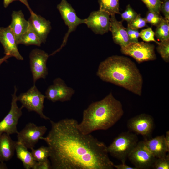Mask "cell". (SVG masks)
<instances>
[{"mask_svg":"<svg viewBox=\"0 0 169 169\" xmlns=\"http://www.w3.org/2000/svg\"><path fill=\"white\" fill-rule=\"evenodd\" d=\"M51 128L42 137L50 151L53 169H113L107 146L90 134L83 133L72 118L50 120Z\"/></svg>","mask_w":169,"mask_h":169,"instance_id":"cell-1","label":"cell"},{"mask_svg":"<svg viewBox=\"0 0 169 169\" xmlns=\"http://www.w3.org/2000/svg\"><path fill=\"white\" fill-rule=\"evenodd\" d=\"M96 74L103 81L141 95L142 76L136 64L127 57L115 55L108 57L99 64Z\"/></svg>","mask_w":169,"mask_h":169,"instance_id":"cell-2","label":"cell"},{"mask_svg":"<svg viewBox=\"0 0 169 169\" xmlns=\"http://www.w3.org/2000/svg\"><path fill=\"white\" fill-rule=\"evenodd\" d=\"M121 102L111 92L100 101L91 103L83 112L78 127L85 134L99 130H106L114 125L124 114Z\"/></svg>","mask_w":169,"mask_h":169,"instance_id":"cell-3","label":"cell"},{"mask_svg":"<svg viewBox=\"0 0 169 169\" xmlns=\"http://www.w3.org/2000/svg\"><path fill=\"white\" fill-rule=\"evenodd\" d=\"M138 142L136 134L130 131L122 132L107 147L108 153L121 163H125L129 154Z\"/></svg>","mask_w":169,"mask_h":169,"instance_id":"cell-4","label":"cell"},{"mask_svg":"<svg viewBox=\"0 0 169 169\" xmlns=\"http://www.w3.org/2000/svg\"><path fill=\"white\" fill-rule=\"evenodd\" d=\"M57 8L61 15L65 24L68 27V30L65 34L60 47L49 55H54L59 52L66 44L70 33L75 30L77 27L82 24H85L86 19H82L78 17L75 10L66 0H62L57 6Z\"/></svg>","mask_w":169,"mask_h":169,"instance_id":"cell-5","label":"cell"},{"mask_svg":"<svg viewBox=\"0 0 169 169\" xmlns=\"http://www.w3.org/2000/svg\"><path fill=\"white\" fill-rule=\"evenodd\" d=\"M45 96L39 91L35 84L26 92L21 93L17 96V100L22 104V107L29 111H34L40 117L46 120L50 118L43 113L44 103Z\"/></svg>","mask_w":169,"mask_h":169,"instance_id":"cell-6","label":"cell"},{"mask_svg":"<svg viewBox=\"0 0 169 169\" xmlns=\"http://www.w3.org/2000/svg\"><path fill=\"white\" fill-rule=\"evenodd\" d=\"M120 47V51L122 54L132 57L139 64L156 59L155 46L148 42L130 43Z\"/></svg>","mask_w":169,"mask_h":169,"instance_id":"cell-7","label":"cell"},{"mask_svg":"<svg viewBox=\"0 0 169 169\" xmlns=\"http://www.w3.org/2000/svg\"><path fill=\"white\" fill-rule=\"evenodd\" d=\"M14 90L12 95V99L10 109L7 115L0 122V135L6 133L10 135L17 134V125L20 118L22 114L23 108H19L17 105V96L16 93L17 89L15 86Z\"/></svg>","mask_w":169,"mask_h":169,"instance_id":"cell-8","label":"cell"},{"mask_svg":"<svg viewBox=\"0 0 169 169\" xmlns=\"http://www.w3.org/2000/svg\"><path fill=\"white\" fill-rule=\"evenodd\" d=\"M154 120L151 115L142 113L130 119L127 122L129 131L141 135L144 139L151 138L154 126Z\"/></svg>","mask_w":169,"mask_h":169,"instance_id":"cell-9","label":"cell"},{"mask_svg":"<svg viewBox=\"0 0 169 169\" xmlns=\"http://www.w3.org/2000/svg\"><path fill=\"white\" fill-rule=\"evenodd\" d=\"M128 158L137 169L152 168L156 159L146 147L143 141L138 142Z\"/></svg>","mask_w":169,"mask_h":169,"instance_id":"cell-10","label":"cell"},{"mask_svg":"<svg viewBox=\"0 0 169 169\" xmlns=\"http://www.w3.org/2000/svg\"><path fill=\"white\" fill-rule=\"evenodd\" d=\"M49 56L45 51L37 48L33 49L30 53V67L34 84L40 79H45L48 75L46 63Z\"/></svg>","mask_w":169,"mask_h":169,"instance_id":"cell-11","label":"cell"},{"mask_svg":"<svg viewBox=\"0 0 169 169\" xmlns=\"http://www.w3.org/2000/svg\"><path fill=\"white\" fill-rule=\"evenodd\" d=\"M47 130L45 126H38L34 123H28L17 134V141L21 143L28 149L34 148Z\"/></svg>","mask_w":169,"mask_h":169,"instance_id":"cell-12","label":"cell"},{"mask_svg":"<svg viewBox=\"0 0 169 169\" xmlns=\"http://www.w3.org/2000/svg\"><path fill=\"white\" fill-rule=\"evenodd\" d=\"M74 93L75 90L72 88L68 86L62 79L58 77L48 88L45 96L46 98L53 102H63L70 100Z\"/></svg>","mask_w":169,"mask_h":169,"instance_id":"cell-13","label":"cell"},{"mask_svg":"<svg viewBox=\"0 0 169 169\" xmlns=\"http://www.w3.org/2000/svg\"><path fill=\"white\" fill-rule=\"evenodd\" d=\"M86 20L85 24L96 34L103 35L109 31L110 15L105 11H92Z\"/></svg>","mask_w":169,"mask_h":169,"instance_id":"cell-14","label":"cell"},{"mask_svg":"<svg viewBox=\"0 0 169 169\" xmlns=\"http://www.w3.org/2000/svg\"><path fill=\"white\" fill-rule=\"evenodd\" d=\"M0 42L5 55L14 57L18 60H23L18 50L15 36L9 26L0 27Z\"/></svg>","mask_w":169,"mask_h":169,"instance_id":"cell-15","label":"cell"},{"mask_svg":"<svg viewBox=\"0 0 169 169\" xmlns=\"http://www.w3.org/2000/svg\"><path fill=\"white\" fill-rule=\"evenodd\" d=\"M28 21L30 26L39 38L42 43H44L52 28L50 22L34 12L31 13Z\"/></svg>","mask_w":169,"mask_h":169,"instance_id":"cell-16","label":"cell"},{"mask_svg":"<svg viewBox=\"0 0 169 169\" xmlns=\"http://www.w3.org/2000/svg\"><path fill=\"white\" fill-rule=\"evenodd\" d=\"M109 31L111 32L114 42L120 47L130 43L126 28L123 26L122 21L117 20L115 15H110Z\"/></svg>","mask_w":169,"mask_h":169,"instance_id":"cell-17","label":"cell"},{"mask_svg":"<svg viewBox=\"0 0 169 169\" xmlns=\"http://www.w3.org/2000/svg\"><path fill=\"white\" fill-rule=\"evenodd\" d=\"M8 26L15 36L17 44L28 29L29 24L28 21L25 19L22 11L19 10L12 12L11 23Z\"/></svg>","mask_w":169,"mask_h":169,"instance_id":"cell-18","label":"cell"},{"mask_svg":"<svg viewBox=\"0 0 169 169\" xmlns=\"http://www.w3.org/2000/svg\"><path fill=\"white\" fill-rule=\"evenodd\" d=\"M147 148L156 158L165 156L169 152L165 141L164 135L143 141Z\"/></svg>","mask_w":169,"mask_h":169,"instance_id":"cell-19","label":"cell"},{"mask_svg":"<svg viewBox=\"0 0 169 169\" xmlns=\"http://www.w3.org/2000/svg\"><path fill=\"white\" fill-rule=\"evenodd\" d=\"M16 141L6 133L0 135V162H3L11 159L15 151Z\"/></svg>","mask_w":169,"mask_h":169,"instance_id":"cell-20","label":"cell"},{"mask_svg":"<svg viewBox=\"0 0 169 169\" xmlns=\"http://www.w3.org/2000/svg\"><path fill=\"white\" fill-rule=\"evenodd\" d=\"M15 151L17 158L22 162L26 169H34L37 162L33 158L31 153L21 143L16 141Z\"/></svg>","mask_w":169,"mask_h":169,"instance_id":"cell-21","label":"cell"},{"mask_svg":"<svg viewBox=\"0 0 169 169\" xmlns=\"http://www.w3.org/2000/svg\"><path fill=\"white\" fill-rule=\"evenodd\" d=\"M42 43L39 38L29 26L28 30L22 35L17 44H22L26 46L35 45L40 46Z\"/></svg>","mask_w":169,"mask_h":169,"instance_id":"cell-22","label":"cell"},{"mask_svg":"<svg viewBox=\"0 0 169 169\" xmlns=\"http://www.w3.org/2000/svg\"><path fill=\"white\" fill-rule=\"evenodd\" d=\"M119 0H98L99 9L110 15L120 14L119 11Z\"/></svg>","mask_w":169,"mask_h":169,"instance_id":"cell-23","label":"cell"},{"mask_svg":"<svg viewBox=\"0 0 169 169\" xmlns=\"http://www.w3.org/2000/svg\"><path fill=\"white\" fill-rule=\"evenodd\" d=\"M154 32L155 36L160 41L169 40V21L162 17Z\"/></svg>","mask_w":169,"mask_h":169,"instance_id":"cell-24","label":"cell"},{"mask_svg":"<svg viewBox=\"0 0 169 169\" xmlns=\"http://www.w3.org/2000/svg\"><path fill=\"white\" fill-rule=\"evenodd\" d=\"M30 149L33 158L37 162L45 160L49 157L50 151L48 146H42L36 149H34V148Z\"/></svg>","mask_w":169,"mask_h":169,"instance_id":"cell-25","label":"cell"},{"mask_svg":"<svg viewBox=\"0 0 169 169\" xmlns=\"http://www.w3.org/2000/svg\"><path fill=\"white\" fill-rule=\"evenodd\" d=\"M156 50L163 60L169 62V40L159 42L156 48Z\"/></svg>","mask_w":169,"mask_h":169,"instance_id":"cell-26","label":"cell"},{"mask_svg":"<svg viewBox=\"0 0 169 169\" xmlns=\"http://www.w3.org/2000/svg\"><path fill=\"white\" fill-rule=\"evenodd\" d=\"M155 32L151 27L142 29L139 33V37L146 42H154L157 44L159 42L155 39Z\"/></svg>","mask_w":169,"mask_h":169,"instance_id":"cell-27","label":"cell"},{"mask_svg":"<svg viewBox=\"0 0 169 169\" xmlns=\"http://www.w3.org/2000/svg\"><path fill=\"white\" fill-rule=\"evenodd\" d=\"M146 5L148 10L160 14L162 2L161 0H140Z\"/></svg>","mask_w":169,"mask_h":169,"instance_id":"cell-28","label":"cell"},{"mask_svg":"<svg viewBox=\"0 0 169 169\" xmlns=\"http://www.w3.org/2000/svg\"><path fill=\"white\" fill-rule=\"evenodd\" d=\"M152 168L154 169H169V154H166L164 156L156 158Z\"/></svg>","mask_w":169,"mask_h":169,"instance_id":"cell-29","label":"cell"},{"mask_svg":"<svg viewBox=\"0 0 169 169\" xmlns=\"http://www.w3.org/2000/svg\"><path fill=\"white\" fill-rule=\"evenodd\" d=\"M138 14L129 4L126 6L124 11L120 14L122 21H125L128 23L133 20L136 17Z\"/></svg>","mask_w":169,"mask_h":169,"instance_id":"cell-30","label":"cell"},{"mask_svg":"<svg viewBox=\"0 0 169 169\" xmlns=\"http://www.w3.org/2000/svg\"><path fill=\"white\" fill-rule=\"evenodd\" d=\"M147 22L145 18L138 14L136 17L131 22L128 23L127 26L136 29H139L147 26Z\"/></svg>","mask_w":169,"mask_h":169,"instance_id":"cell-31","label":"cell"},{"mask_svg":"<svg viewBox=\"0 0 169 169\" xmlns=\"http://www.w3.org/2000/svg\"><path fill=\"white\" fill-rule=\"evenodd\" d=\"M162 17L160 14L148 10L145 18L147 23L156 27L161 22Z\"/></svg>","mask_w":169,"mask_h":169,"instance_id":"cell-32","label":"cell"},{"mask_svg":"<svg viewBox=\"0 0 169 169\" xmlns=\"http://www.w3.org/2000/svg\"><path fill=\"white\" fill-rule=\"evenodd\" d=\"M126 29L130 43L138 42L140 33L138 30L132 29L128 26Z\"/></svg>","mask_w":169,"mask_h":169,"instance_id":"cell-33","label":"cell"},{"mask_svg":"<svg viewBox=\"0 0 169 169\" xmlns=\"http://www.w3.org/2000/svg\"><path fill=\"white\" fill-rule=\"evenodd\" d=\"M161 11L166 19L169 21V0H163L162 2Z\"/></svg>","mask_w":169,"mask_h":169,"instance_id":"cell-34","label":"cell"},{"mask_svg":"<svg viewBox=\"0 0 169 169\" xmlns=\"http://www.w3.org/2000/svg\"><path fill=\"white\" fill-rule=\"evenodd\" d=\"M52 169L50 161L48 159L45 160L37 162L34 169Z\"/></svg>","mask_w":169,"mask_h":169,"instance_id":"cell-35","label":"cell"},{"mask_svg":"<svg viewBox=\"0 0 169 169\" xmlns=\"http://www.w3.org/2000/svg\"><path fill=\"white\" fill-rule=\"evenodd\" d=\"M114 167L117 169H137L135 167L130 166L125 163H121L119 165H114Z\"/></svg>","mask_w":169,"mask_h":169,"instance_id":"cell-36","label":"cell"},{"mask_svg":"<svg viewBox=\"0 0 169 169\" xmlns=\"http://www.w3.org/2000/svg\"><path fill=\"white\" fill-rule=\"evenodd\" d=\"M165 141L167 150L169 151V131H167L165 136Z\"/></svg>","mask_w":169,"mask_h":169,"instance_id":"cell-37","label":"cell"},{"mask_svg":"<svg viewBox=\"0 0 169 169\" xmlns=\"http://www.w3.org/2000/svg\"><path fill=\"white\" fill-rule=\"evenodd\" d=\"M24 4L27 7L30 13H33L32 9L30 8L29 5L28 3V0H18Z\"/></svg>","mask_w":169,"mask_h":169,"instance_id":"cell-38","label":"cell"},{"mask_svg":"<svg viewBox=\"0 0 169 169\" xmlns=\"http://www.w3.org/2000/svg\"><path fill=\"white\" fill-rule=\"evenodd\" d=\"M10 56L5 55L2 58H0V66L1 64L4 62H7V59L11 57Z\"/></svg>","mask_w":169,"mask_h":169,"instance_id":"cell-39","label":"cell"},{"mask_svg":"<svg viewBox=\"0 0 169 169\" xmlns=\"http://www.w3.org/2000/svg\"><path fill=\"white\" fill-rule=\"evenodd\" d=\"M11 2L10 0H3V6L5 8L8 6Z\"/></svg>","mask_w":169,"mask_h":169,"instance_id":"cell-40","label":"cell"},{"mask_svg":"<svg viewBox=\"0 0 169 169\" xmlns=\"http://www.w3.org/2000/svg\"><path fill=\"white\" fill-rule=\"evenodd\" d=\"M7 168L6 165L3 162H1L0 163V169H6Z\"/></svg>","mask_w":169,"mask_h":169,"instance_id":"cell-41","label":"cell"}]
</instances>
